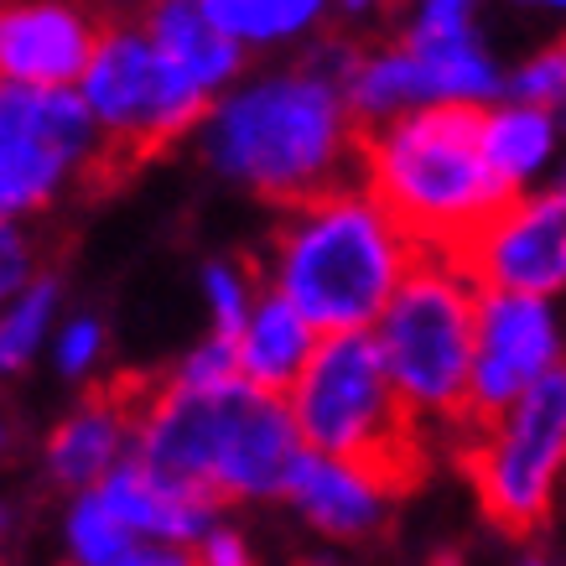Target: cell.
<instances>
[{
    "label": "cell",
    "instance_id": "cell-1",
    "mask_svg": "<svg viewBox=\"0 0 566 566\" xmlns=\"http://www.w3.org/2000/svg\"><path fill=\"white\" fill-rule=\"evenodd\" d=\"M489 125L494 115L483 104L452 99L369 120L364 130V203L400 240L411 265L427 260L463 281L489 234L525 203V192L489 161Z\"/></svg>",
    "mask_w": 566,
    "mask_h": 566
},
{
    "label": "cell",
    "instance_id": "cell-2",
    "mask_svg": "<svg viewBox=\"0 0 566 566\" xmlns=\"http://www.w3.org/2000/svg\"><path fill=\"white\" fill-rule=\"evenodd\" d=\"M364 130L369 115H359L348 94L307 73H286L223 104L208 156L281 213H317L333 203H364Z\"/></svg>",
    "mask_w": 566,
    "mask_h": 566
},
{
    "label": "cell",
    "instance_id": "cell-3",
    "mask_svg": "<svg viewBox=\"0 0 566 566\" xmlns=\"http://www.w3.org/2000/svg\"><path fill=\"white\" fill-rule=\"evenodd\" d=\"M286 411L307 452L354 473L379 504L416 494L431 479L427 416L395 390L385 354L364 333L317 344Z\"/></svg>",
    "mask_w": 566,
    "mask_h": 566
},
{
    "label": "cell",
    "instance_id": "cell-4",
    "mask_svg": "<svg viewBox=\"0 0 566 566\" xmlns=\"http://www.w3.org/2000/svg\"><path fill=\"white\" fill-rule=\"evenodd\" d=\"M281 296L312 333L344 338L369 317H385L390 296L411 271L390 229L369 203H333L317 213H286L271 234Z\"/></svg>",
    "mask_w": 566,
    "mask_h": 566
},
{
    "label": "cell",
    "instance_id": "cell-5",
    "mask_svg": "<svg viewBox=\"0 0 566 566\" xmlns=\"http://www.w3.org/2000/svg\"><path fill=\"white\" fill-rule=\"evenodd\" d=\"M483 296L442 265L416 260L379 317V354L395 390L421 416H437L447 437L468 421L479 369Z\"/></svg>",
    "mask_w": 566,
    "mask_h": 566
},
{
    "label": "cell",
    "instance_id": "cell-6",
    "mask_svg": "<svg viewBox=\"0 0 566 566\" xmlns=\"http://www.w3.org/2000/svg\"><path fill=\"white\" fill-rule=\"evenodd\" d=\"M452 458L499 535L531 541L546 531L566 468V364H551L489 437L452 447Z\"/></svg>",
    "mask_w": 566,
    "mask_h": 566
},
{
    "label": "cell",
    "instance_id": "cell-7",
    "mask_svg": "<svg viewBox=\"0 0 566 566\" xmlns=\"http://www.w3.org/2000/svg\"><path fill=\"white\" fill-rule=\"evenodd\" d=\"M88 130L94 109L69 88L0 84V223L36 208L78 156L94 151Z\"/></svg>",
    "mask_w": 566,
    "mask_h": 566
},
{
    "label": "cell",
    "instance_id": "cell-8",
    "mask_svg": "<svg viewBox=\"0 0 566 566\" xmlns=\"http://www.w3.org/2000/svg\"><path fill=\"white\" fill-rule=\"evenodd\" d=\"M312 452L281 400L240 385L213 395V499H275L292 494Z\"/></svg>",
    "mask_w": 566,
    "mask_h": 566
},
{
    "label": "cell",
    "instance_id": "cell-9",
    "mask_svg": "<svg viewBox=\"0 0 566 566\" xmlns=\"http://www.w3.org/2000/svg\"><path fill=\"white\" fill-rule=\"evenodd\" d=\"M556 359V333H551V312L531 296H483V333H479V369H473V406L468 421L447 442L463 447L473 437L504 421L520 406V395Z\"/></svg>",
    "mask_w": 566,
    "mask_h": 566
},
{
    "label": "cell",
    "instance_id": "cell-10",
    "mask_svg": "<svg viewBox=\"0 0 566 566\" xmlns=\"http://www.w3.org/2000/svg\"><path fill=\"white\" fill-rule=\"evenodd\" d=\"M479 296H531L566 286V188L525 198L463 275Z\"/></svg>",
    "mask_w": 566,
    "mask_h": 566
},
{
    "label": "cell",
    "instance_id": "cell-11",
    "mask_svg": "<svg viewBox=\"0 0 566 566\" xmlns=\"http://www.w3.org/2000/svg\"><path fill=\"white\" fill-rule=\"evenodd\" d=\"M109 11L73 6H0V84L63 88L88 78Z\"/></svg>",
    "mask_w": 566,
    "mask_h": 566
},
{
    "label": "cell",
    "instance_id": "cell-12",
    "mask_svg": "<svg viewBox=\"0 0 566 566\" xmlns=\"http://www.w3.org/2000/svg\"><path fill=\"white\" fill-rule=\"evenodd\" d=\"M136 431L125 427V416L115 411V400L104 395V385H84L78 395V411L63 421V427L48 437V473L57 483H69V489H99L109 473H115V458H120V447L130 442Z\"/></svg>",
    "mask_w": 566,
    "mask_h": 566
},
{
    "label": "cell",
    "instance_id": "cell-13",
    "mask_svg": "<svg viewBox=\"0 0 566 566\" xmlns=\"http://www.w3.org/2000/svg\"><path fill=\"white\" fill-rule=\"evenodd\" d=\"M312 354H317V348H312V327L302 323V312L281 292L260 296L255 323L244 327V344H240L244 385L260 390L265 400H281V406H286L296 390V379L307 375Z\"/></svg>",
    "mask_w": 566,
    "mask_h": 566
},
{
    "label": "cell",
    "instance_id": "cell-14",
    "mask_svg": "<svg viewBox=\"0 0 566 566\" xmlns=\"http://www.w3.org/2000/svg\"><path fill=\"white\" fill-rule=\"evenodd\" d=\"M151 42H156V52H161V63L172 69V78L188 88V94H208V88L223 84V78L244 63L240 42L229 32H219V27L208 21L203 6H156Z\"/></svg>",
    "mask_w": 566,
    "mask_h": 566
},
{
    "label": "cell",
    "instance_id": "cell-15",
    "mask_svg": "<svg viewBox=\"0 0 566 566\" xmlns=\"http://www.w3.org/2000/svg\"><path fill=\"white\" fill-rule=\"evenodd\" d=\"M292 499L302 504V515L317 525L323 535H338V541H369V535L385 531V510L379 499L364 489L354 473H344L338 463H327L312 452L302 473H296Z\"/></svg>",
    "mask_w": 566,
    "mask_h": 566
},
{
    "label": "cell",
    "instance_id": "cell-16",
    "mask_svg": "<svg viewBox=\"0 0 566 566\" xmlns=\"http://www.w3.org/2000/svg\"><path fill=\"white\" fill-rule=\"evenodd\" d=\"M104 499V510L130 525V531H151V535H167V541H192V535L208 525V510L203 504H192V499L172 494V489H161V483L146 473V468L130 458L120 463L109 479L94 489Z\"/></svg>",
    "mask_w": 566,
    "mask_h": 566
},
{
    "label": "cell",
    "instance_id": "cell-17",
    "mask_svg": "<svg viewBox=\"0 0 566 566\" xmlns=\"http://www.w3.org/2000/svg\"><path fill=\"white\" fill-rule=\"evenodd\" d=\"M551 151V115L546 109H499L494 125H489V161H494V172L504 182H515L520 177H531Z\"/></svg>",
    "mask_w": 566,
    "mask_h": 566
},
{
    "label": "cell",
    "instance_id": "cell-18",
    "mask_svg": "<svg viewBox=\"0 0 566 566\" xmlns=\"http://www.w3.org/2000/svg\"><path fill=\"white\" fill-rule=\"evenodd\" d=\"M69 535H73V551H78V562L84 566H125L136 556L130 546V525L104 510L99 494H84L73 504V520H69Z\"/></svg>",
    "mask_w": 566,
    "mask_h": 566
},
{
    "label": "cell",
    "instance_id": "cell-19",
    "mask_svg": "<svg viewBox=\"0 0 566 566\" xmlns=\"http://www.w3.org/2000/svg\"><path fill=\"white\" fill-rule=\"evenodd\" d=\"M52 296H57V275H42V281H32V286L21 292L17 307L0 317V375H17L21 364L32 359L36 338H42V327H48Z\"/></svg>",
    "mask_w": 566,
    "mask_h": 566
},
{
    "label": "cell",
    "instance_id": "cell-20",
    "mask_svg": "<svg viewBox=\"0 0 566 566\" xmlns=\"http://www.w3.org/2000/svg\"><path fill=\"white\" fill-rule=\"evenodd\" d=\"M203 11H208V21L229 36H286V32H302V27H312V21L323 17L317 6H255V0H234V6L208 0Z\"/></svg>",
    "mask_w": 566,
    "mask_h": 566
},
{
    "label": "cell",
    "instance_id": "cell-21",
    "mask_svg": "<svg viewBox=\"0 0 566 566\" xmlns=\"http://www.w3.org/2000/svg\"><path fill=\"white\" fill-rule=\"evenodd\" d=\"M57 260H63V234L0 223V296L27 286L36 265H57Z\"/></svg>",
    "mask_w": 566,
    "mask_h": 566
},
{
    "label": "cell",
    "instance_id": "cell-22",
    "mask_svg": "<svg viewBox=\"0 0 566 566\" xmlns=\"http://www.w3.org/2000/svg\"><path fill=\"white\" fill-rule=\"evenodd\" d=\"M510 94L520 99V109H551L566 99V36L551 42L541 57H531V69L515 73Z\"/></svg>",
    "mask_w": 566,
    "mask_h": 566
},
{
    "label": "cell",
    "instance_id": "cell-23",
    "mask_svg": "<svg viewBox=\"0 0 566 566\" xmlns=\"http://www.w3.org/2000/svg\"><path fill=\"white\" fill-rule=\"evenodd\" d=\"M208 296L219 312V338L223 344H244V286L229 265H208Z\"/></svg>",
    "mask_w": 566,
    "mask_h": 566
},
{
    "label": "cell",
    "instance_id": "cell-24",
    "mask_svg": "<svg viewBox=\"0 0 566 566\" xmlns=\"http://www.w3.org/2000/svg\"><path fill=\"white\" fill-rule=\"evenodd\" d=\"M192 562L198 566H255V556H250V546L234 531H208Z\"/></svg>",
    "mask_w": 566,
    "mask_h": 566
},
{
    "label": "cell",
    "instance_id": "cell-25",
    "mask_svg": "<svg viewBox=\"0 0 566 566\" xmlns=\"http://www.w3.org/2000/svg\"><path fill=\"white\" fill-rule=\"evenodd\" d=\"M94 348H99V323L94 317H84V323H73L69 333H63V369H84L88 359H94Z\"/></svg>",
    "mask_w": 566,
    "mask_h": 566
},
{
    "label": "cell",
    "instance_id": "cell-26",
    "mask_svg": "<svg viewBox=\"0 0 566 566\" xmlns=\"http://www.w3.org/2000/svg\"><path fill=\"white\" fill-rule=\"evenodd\" d=\"M125 566H198L192 556H172V551H136Z\"/></svg>",
    "mask_w": 566,
    "mask_h": 566
},
{
    "label": "cell",
    "instance_id": "cell-27",
    "mask_svg": "<svg viewBox=\"0 0 566 566\" xmlns=\"http://www.w3.org/2000/svg\"><path fill=\"white\" fill-rule=\"evenodd\" d=\"M562 120H566V99H562Z\"/></svg>",
    "mask_w": 566,
    "mask_h": 566
},
{
    "label": "cell",
    "instance_id": "cell-28",
    "mask_svg": "<svg viewBox=\"0 0 566 566\" xmlns=\"http://www.w3.org/2000/svg\"><path fill=\"white\" fill-rule=\"evenodd\" d=\"M531 566H546V562H531Z\"/></svg>",
    "mask_w": 566,
    "mask_h": 566
}]
</instances>
